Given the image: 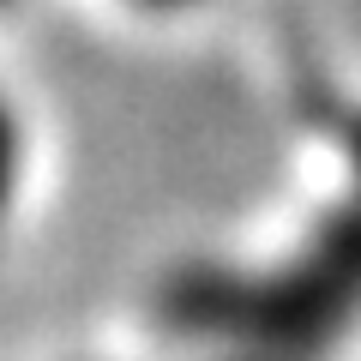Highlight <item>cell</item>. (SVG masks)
<instances>
[{"label":"cell","mask_w":361,"mask_h":361,"mask_svg":"<svg viewBox=\"0 0 361 361\" xmlns=\"http://www.w3.org/2000/svg\"><path fill=\"white\" fill-rule=\"evenodd\" d=\"M139 13H157V18H175V13H193V6H211V0H127Z\"/></svg>","instance_id":"1"}]
</instances>
